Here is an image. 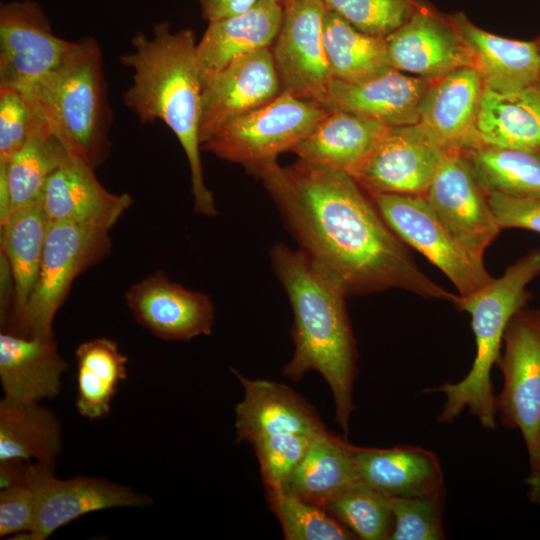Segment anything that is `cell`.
Here are the masks:
<instances>
[{
    "instance_id": "16",
    "label": "cell",
    "mask_w": 540,
    "mask_h": 540,
    "mask_svg": "<svg viewBox=\"0 0 540 540\" xmlns=\"http://www.w3.org/2000/svg\"><path fill=\"white\" fill-rule=\"evenodd\" d=\"M124 301L134 319L156 337L185 341L210 335L215 323L211 298L155 272L132 284Z\"/></svg>"
},
{
    "instance_id": "32",
    "label": "cell",
    "mask_w": 540,
    "mask_h": 540,
    "mask_svg": "<svg viewBox=\"0 0 540 540\" xmlns=\"http://www.w3.org/2000/svg\"><path fill=\"white\" fill-rule=\"evenodd\" d=\"M77 362L78 413L90 420L105 417L118 385L127 377L128 357L118 343L109 338H96L78 345Z\"/></svg>"
},
{
    "instance_id": "2",
    "label": "cell",
    "mask_w": 540,
    "mask_h": 540,
    "mask_svg": "<svg viewBox=\"0 0 540 540\" xmlns=\"http://www.w3.org/2000/svg\"><path fill=\"white\" fill-rule=\"evenodd\" d=\"M131 43L132 49L120 57L132 71L123 103L141 123L160 120L174 133L189 164L194 212L216 216L200 157L202 75L194 33L187 28L174 31L163 21L153 27L150 36L136 33Z\"/></svg>"
},
{
    "instance_id": "35",
    "label": "cell",
    "mask_w": 540,
    "mask_h": 540,
    "mask_svg": "<svg viewBox=\"0 0 540 540\" xmlns=\"http://www.w3.org/2000/svg\"><path fill=\"white\" fill-rule=\"evenodd\" d=\"M325 509L360 539H389L394 528L389 497L361 483L339 492Z\"/></svg>"
},
{
    "instance_id": "1",
    "label": "cell",
    "mask_w": 540,
    "mask_h": 540,
    "mask_svg": "<svg viewBox=\"0 0 540 540\" xmlns=\"http://www.w3.org/2000/svg\"><path fill=\"white\" fill-rule=\"evenodd\" d=\"M274 200L302 249L347 296L391 288L454 303L455 295L430 280L388 226L372 198L349 174L298 159L253 173Z\"/></svg>"
},
{
    "instance_id": "39",
    "label": "cell",
    "mask_w": 540,
    "mask_h": 540,
    "mask_svg": "<svg viewBox=\"0 0 540 540\" xmlns=\"http://www.w3.org/2000/svg\"><path fill=\"white\" fill-rule=\"evenodd\" d=\"M445 492L420 497H389L394 516L390 540H440L445 538L442 511Z\"/></svg>"
},
{
    "instance_id": "15",
    "label": "cell",
    "mask_w": 540,
    "mask_h": 540,
    "mask_svg": "<svg viewBox=\"0 0 540 540\" xmlns=\"http://www.w3.org/2000/svg\"><path fill=\"white\" fill-rule=\"evenodd\" d=\"M281 92L270 48L240 56L220 71L202 77L201 148L224 125Z\"/></svg>"
},
{
    "instance_id": "24",
    "label": "cell",
    "mask_w": 540,
    "mask_h": 540,
    "mask_svg": "<svg viewBox=\"0 0 540 540\" xmlns=\"http://www.w3.org/2000/svg\"><path fill=\"white\" fill-rule=\"evenodd\" d=\"M48 225L41 199L14 210L1 225V254L14 286L6 332L25 337L26 308L38 280Z\"/></svg>"
},
{
    "instance_id": "7",
    "label": "cell",
    "mask_w": 540,
    "mask_h": 540,
    "mask_svg": "<svg viewBox=\"0 0 540 540\" xmlns=\"http://www.w3.org/2000/svg\"><path fill=\"white\" fill-rule=\"evenodd\" d=\"M110 228L73 221L48 225L37 283L25 313V337L54 338L53 322L74 280L110 252Z\"/></svg>"
},
{
    "instance_id": "38",
    "label": "cell",
    "mask_w": 540,
    "mask_h": 540,
    "mask_svg": "<svg viewBox=\"0 0 540 540\" xmlns=\"http://www.w3.org/2000/svg\"><path fill=\"white\" fill-rule=\"evenodd\" d=\"M46 124L32 95L0 87V163H7Z\"/></svg>"
},
{
    "instance_id": "11",
    "label": "cell",
    "mask_w": 540,
    "mask_h": 540,
    "mask_svg": "<svg viewBox=\"0 0 540 540\" xmlns=\"http://www.w3.org/2000/svg\"><path fill=\"white\" fill-rule=\"evenodd\" d=\"M53 468L29 462L26 481L34 498L31 529L23 537L44 540L87 513L118 507H144L152 503L145 494L98 477H55Z\"/></svg>"
},
{
    "instance_id": "46",
    "label": "cell",
    "mask_w": 540,
    "mask_h": 540,
    "mask_svg": "<svg viewBox=\"0 0 540 540\" xmlns=\"http://www.w3.org/2000/svg\"><path fill=\"white\" fill-rule=\"evenodd\" d=\"M282 5L288 2L289 0H278Z\"/></svg>"
},
{
    "instance_id": "22",
    "label": "cell",
    "mask_w": 540,
    "mask_h": 540,
    "mask_svg": "<svg viewBox=\"0 0 540 540\" xmlns=\"http://www.w3.org/2000/svg\"><path fill=\"white\" fill-rule=\"evenodd\" d=\"M358 482L388 497H420L445 492L439 457L418 446L388 449L354 447Z\"/></svg>"
},
{
    "instance_id": "5",
    "label": "cell",
    "mask_w": 540,
    "mask_h": 540,
    "mask_svg": "<svg viewBox=\"0 0 540 540\" xmlns=\"http://www.w3.org/2000/svg\"><path fill=\"white\" fill-rule=\"evenodd\" d=\"M32 96L69 155L93 169L106 161L113 116L102 50L93 37L77 40L62 64Z\"/></svg>"
},
{
    "instance_id": "26",
    "label": "cell",
    "mask_w": 540,
    "mask_h": 540,
    "mask_svg": "<svg viewBox=\"0 0 540 540\" xmlns=\"http://www.w3.org/2000/svg\"><path fill=\"white\" fill-rule=\"evenodd\" d=\"M282 17L283 5L278 0H259L243 13L209 22L196 44L202 77L220 71L240 56L270 48Z\"/></svg>"
},
{
    "instance_id": "4",
    "label": "cell",
    "mask_w": 540,
    "mask_h": 540,
    "mask_svg": "<svg viewBox=\"0 0 540 540\" xmlns=\"http://www.w3.org/2000/svg\"><path fill=\"white\" fill-rule=\"evenodd\" d=\"M540 274V248L533 249L509 266L500 278L467 297H460L455 306L468 312L476 340V356L468 374L455 384L444 383L428 392L446 396L440 423H451L468 409L482 426L496 429V402L491 382V369L500 358L506 327L512 317L531 298L528 284Z\"/></svg>"
},
{
    "instance_id": "20",
    "label": "cell",
    "mask_w": 540,
    "mask_h": 540,
    "mask_svg": "<svg viewBox=\"0 0 540 540\" xmlns=\"http://www.w3.org/2000/svg\"><path fill=\"white\" fill-rule=\"evenodd\" d=\"M95 169L69 155L49 177L41 203L49 223L73 221L112 228L131 207L129 194L108 191Z\"/></svg>"
},
{
    "instance_id": "17",
    "label": "cell",
    "mask_w": 540,
    "mask_h": 540,
    "mask_svg": "<svg viewBox=\"0 0 540 540\" xmlns=\"http://www.w3.org/2000/svg\"><path fill=\"white\" fill-rule=\"evenodd\" d=\"M385 40L392 67L416 77L436 80L458 68L475 67L473 54L453 19H444L420 3Z\"/></svg>"
},
{
    "instance_id": "10",
    "label": "cell",
    "mask_w": 540,
    "mask_h": 540,
    "mask_svg": "<svg viewBox=\"0 0 540 540\" xmlns=\"http://www.w3.org/2000/svg\"><path fill=\"white\" fill-rule=\"evenodd\" d=\"M503 341L505 351L497 364L504 383L495 399L497 414L504 426L520 429L530 459L540 429V309L517 312Z\"/></svg>"
},
{
    "instance_id": "21",
    "label": "cell",
    "mask_w": 540,
    "mask_h": 540,
    "mask_svg": "<svg viewBox=\"0 0 540 540\" xmlns=\"http://www.w3.org/2000/svg\"><path fill=\"white\" fill-rule=\"evenodd\" d=\"M234 374L244 389L243 399L235 407L237 441L253 444L274 434L314 435L326 430L315 410L289 387L247 379L237 371Z\"/></svg>"
},
{
    "instance_id": "27",
    "label": "cell",
    "mask_w": 540,
    "mask_h": 540,
    "mask_svg": "<svg viewBox=\"0 0 540 540\" xmlns=\"http://www.w3.org/2000/svg\"><path fill=\"white\" fill-rule=\"evenodd\" d=\"M468 44L485 86L519 90L540 83L538 42L500 37L485 31L459 13L453 18Z\"/></svg>"
},
{
    "instance_id": "28",
    "label": "cell",
    "mask_w": 540,
    "mask_h": 540,
    "mask_svg": "<svg viewBox=\"0 0 540 540\" xmlns=\"http://www.w3.org/2000/svg\"><path fill=\"white\" fill-rule=\"evenodd\" d=\"M484 145L540 150V89L497 90L484 85L478 116Z\"/></svg>"
},
{
    "instance_id": "29",
    "label": "cell",
    "mask_w": 540,
    "mask_h": 540,
    "mask_svg": "<svg viewBox=\"0 0 540 540\" xmlns=\"http://www.w3.org/2000/svg\"><path fill=\"white\" fill-rule=\"evenodd\" d=\"M62 450L61 424L40 402L0 401V461L21 459L54 469Z\"/></svg>"
},
{
    "instance_id": "3",
    "label": "cell",
    "mask_w": 540,
    "mask_h": 540,
    "mask_svg": "<svg viewBox=\"0 0 540 540\" xmlns=\"http://www.w3.org/2000/svg\"><path fill=\"white\" fill-rule=\"evenodd\" d=\"M277 278L292 306L294 354L283 373L292 380L318 371L329 385L336 420L345 434L355 409L356 344L342 286L302 249L278 243L270 251Z\"/></svg>"
},
{
    "instance_id": "37",
    "label": "cell",
    "mask_w": 540,
    "mask_h": 540,
    "mask_svg": "<svg viewBox=\"0 0 540 540\" xmlns=\"http://www.w3.org/2000/svg\"><path fill=\"white\" fill-rule=\"evenodd\" d=\"M355 29L370 36L386 38L415 12V0H323Z\"/></svg>"
},
{
    "instance_id": "41",
    "label": "cell",
    "mask_w": 540,
    "mask_h": 540,
    "mask_svg": "<svg viewBox=\"0 0 540 540\" xmlns=\"http://www.w3.org/2000/svg\"><path fill=\"white\" fill-rule=\"evenodd\" d=\"M34 514L33 493L27 481L0 491V537L24 535L31 529Z\"/></svg>"
},
{
    "instance_id": "40",
    "label": "cell",
    "mask_w": 540,
    "mask_h": 540,
    "mask_svg": "<svg viewBox=\"0 0 540 540\" xmlns=\"http://www.w3.org/2000/svg\"><path fill=\"white\" fill-rule=\"evenodd\" d=\"M315 435L281 433L260 438L252 444L267 489L286 485L290 474L306 454Z\"/></svg>"
},
{
    "instance_id": "45",
    "label": "cell",
    "mask_w": 540,
    "mask_h": 540,
    "mask_svg": "<svg viewBox=\"0 0 540 540\" xmlns=\"http://www.w3.org/2000/svg\"><path fill=\"white\" fill-rule=\"evenodd\" d=\"M530 460L531 470L540 469V429L537 438L535 453Z\"/></svg>"
},
{
    "instance_id": "30",
    "label": "cell",
    "mask_w": 540,
    "mask_h": 540,
    "mask_svg": "<svg viewBox=\"0 0 540 540\" xmlns=\"http://www.w3.org/2000/svg\"><path fill=\"white\" fill-rule=\"evenodd\" d=\"M354 447L326 430L316 434L285 487L301 499L325 509L335 495L359 483Z\"/></svg>"
},
{
    "instance_id": "48",
    "label": "cell",
    "mask_w": 540,
    "mask_h": 540,
    "mask_svg": "<svg viewBox=\"0 0 540 540\" xmlns=\"http://www.w3.org/2000/svg\"><path fill=\"white\" fill-rule=\"evenodd\" d=\"M538 43H539V46H540V42H538Z\"/></svg>"
},
{
    "instance_id": "33",
    "label": "cell",
    "mask_w": 540,
    "mask_h": 540,
    "mask_svg": "<svg viewBox=\"0 0 540 540\" xmlns=\"http://www.w3.org/2000/svg\"><path fill=\"white\" fill-rule=\"evenodd\" d=\"M465 155L486 194L540 197V150L484 145Z\"/></svg>"
},
{
    "instance_id": "18",
    "label": "cell",
    "mask_w": 540,
    "mask_h": 540,
    "mask_svg": "<svg viewBox=\"0 0 540 540\" xmlns=\"http://www.w3.org/2000/svg\"><path fill=\"white\" fill-rule=\"evenodd\" d=\"M483 88V78L473 66L430 83L421 101L419 122L445 150L466 154L484 146L478 131Z\"/></svg>"
},
{
    "instance_id": "43",
    "label": "cell",
    "mask_w": 540,
    "mask_h": 540,
    "mask_svg": "<svg viewBox=\"0 0 540 540\" xmlns=\"http://www.w3.org/2000/svg\"><path fill=\"white\" fill-rule=\"evenodd\" d=\"M202 17L209 22L243 13L259 0H198Z\"/></svg>"
},
{
    "instance_id": "13",
    "label": "cell",
    "mask_w": 540,
    "mask_h": 540,
    "mask_svg": "<svg viewBox=\"0 0 540 540\" xmlns=\"http://www.w3.org/2000/svg\"><path fill=\"white\" fill-rule=\"evenodd\" d=\"M424 196L457 242L483 260L501 228L466 155L448 151Z\"/></svg>"
},
{
    "instance_id": "36",
    "label": "cell",
    "mask_w": 540,
    "mask_h": 540,
    "mask_svg": "<svg viewBox=\"0 0 540 540\" xmlns=\"http://www.w3.org/2000/svg\"><path fill=\"white\" fill-rule=\"evenodd\" d=\"M271 510L278 518L286 540H347L355 535L325 509L309 503L285 486L267 489Z\"/></svg>"
},
{
    "instance_id": "31",
    "label": "cell",
    "mask_w": 540,
    "mask_h": 540,
    "mask_svg": "<svg viewBox=\"0 0 540 540\" xmlns=\"http://www.w3.org/2000/svg\"><path fill=\"white\" fill-rule=\"evenodd\" d=\"M323 40L333 79L361 83L392 69L385 38L370 36L326 9Z\"/></svg>"
},
{
    "instance_id": "6",
    "label": "cell",
    "mask_w": 540,
    "mask_h": 540,
    "mask_svg": "<svg viewBox=\"0 0 540 540\" xmlns=\"http://www.w3.org/2000/svg\"><path fill=\"white\" fill-rule=\"evenodd\" d=\"M319 104L281 92L268 103L232 120L202 148L253 174L291 151L327 115Z\"/></svg>"
},
{
    "instance_id": "19",
    "label": "cell",
    "mask_w": 540,
    "mask_h": 540,
    "mask_svg": "<svg viewBox=\"0 0 540 540\" xmlns=\"http://www.w3.org/2000/svg\"><path fill=\"white\" fill-rule=\"evenodd\" d=\"M431 82L396 69L361 83L333 79L319 105L388 127L411 125L419 122L421 101Z\"/></svg>"
},
{
    "instance_id": "42",
    "label": "cell",
    "mask_w": 540,
    "mask_h": 540,
    "mask_svg": "<svg viewBox=\"0 0 540 540\" xmlns=\"http://www.w3.org/2000/svg\"><path fill=\"white\" fill-rule=\"evenodd\" d=\"M487 199L501 230L522 228L540 233V197L488 193Z\"/></svg>"
},
{
    "instance_id": "14",
    "label": "cell",
    "mask_w": 540,
    "mask_h": 540,
    "mask_svg": "<svg viewBox=\"0 0 540 540\" xmlns=\"http://www.w3.org/2000/svg\"><path fill=\"white\" fill-rule=\"evenodd\" d=\"M447 152L420 122L389 127L353 178L369 193L424 196Z\"/></svg>"
},
{
    "instance_id": "8",
    "label": "cell",
    "mask_w": 540,
    "mask_h": 540,
    "mask_svg": "<svg viewBox=\"0 0 540 540\" xmlns=\"http://www.w3.org/2000/svg\"><path fill=\"white\" fill-rule=\"evenodd\" d=\"M381 216L393 232L454 284L460 297L477 292L494 278L452 236L434 213L425 196L370 193Z\"/></svg>"
},
{
    "instance_id": "25",
    "label": "cell",
    "mask_w": 540,
    "mask_h": 540,
    "mask_svg": "<svg viewBox=\"0 0 540 540\" xmlns=\"http://www.w3.org/2000/svg\"><path fill=\"white\" fill-rule=\"evenodd\" d=\"M388 129V126L353 113L328 111L291 152L301 160L328 166L354 177Z\"/></svg>"
},
{
    "instance_id": "23",
    "label": "cell",
    "mask_w": 540,
    "mask_h": 540,
    "mask_svg": "<svg viewBox=\"0 0 540 540\" xmlns=\"http://www.w3.org/2000/svg\"><path fill=\"white\" fill-rule=\"evenodd\" d=\"M68 365L54 338L0 334V381L4 397L14 402H40L56 397Z\"/></svg>"
},
{
    "instance_id": "47",
    "label": "cell",
    "mask_w": 540,
    "mask_h": 540,
    "mask_svg": "<svg viewBox=\"0 0 540 540\" xmlns=\"http://www.w3.org/2000/svg\"><path fill=\"white\" fill-rule=\"evenodd\" d=\"M538 87H539V89H540V84H538Z\"/></svg>"
},
{
    "instance_id": "9",
    "label": "cell",
    "mask_w": 540,
    "mask_h": 540,
    "mask_svg": "<svg viewBox=\"0 0 540 540\" xmlns=\"http://www.w3.org/2000/svg\"><path fill=\"white\" fill-rule=\"evenodd\" d=\"M76 45L53 33L42 7L32 0L0 6V87L32 95Z\"/></svg>"
},
{
    "instance_id": "44",
    "label": "cell",
    "mask_w": 540,
    "mask_h": 540,
    "mask_svg": "<svg viewBox=\"0 0 540 540\" xmlns=\"http://www.w3.org/2000/svg\"><path fill=\"white\" fill-rule=\"evenodd\" d=\"M525 482L528 486V497L530 501L540 504V469L531 470Z\"/></svg>"
},
{
    "instance_id": "34",
    "label": "cell",
    "mask_w": 540,
    "mask_h": 540,
    "mask_svg": "<svg viewBox=\"0 0 540 540\" xmlns=\"http://www.w3.org/2000/svg\"><path fill=\"white\" fill-rule=\"evenodd\" d=\"M68 156L47 123L7 163H0L9 188L11 213L40 200L49 177Z\"/></svg>"
},
{
    "instance_id": "12",
    "label": "cell",
    "mask_w": 540,
    "mask_h": 540,
    "mask_svg": "<svg viewBox=\"0 0 540 540\" xmlns=\"http://www.w3.org/2000/svg\"><path fill=\"white\" fill-rule=\"evenodd\" d=\"M326 9L323 0L283 4L281 26L271 49L282 92L317 104L333 80L323 40Z\"/></svg>"
}]
</instances>
